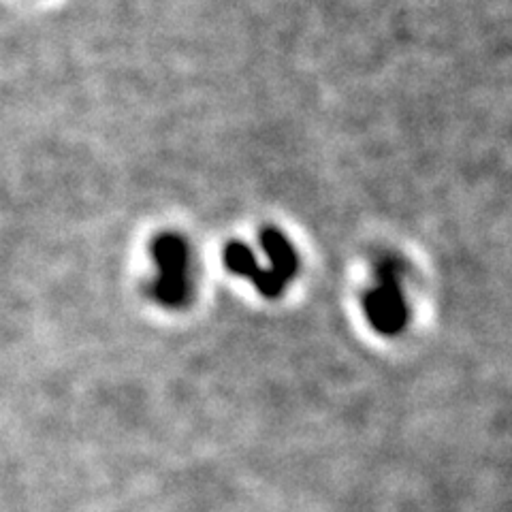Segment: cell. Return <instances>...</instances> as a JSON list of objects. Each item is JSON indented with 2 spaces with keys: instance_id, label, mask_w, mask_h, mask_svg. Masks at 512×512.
<instances>
[{
  "instance_id": "1",
  "label": "cell",
  "mask_w": 512,
  "mask_h": 512,
  "mask_svg": "<svg viewBox=\"0 0 512 512\" xmlns=\"http://www.w3.org/2000/svg\"><path fill=\"white\" fill-rule=\"evenodd\" d=\"M408 267L402 256L380 252L372 265V282L363 293V314L380 335L395 338L404 333L410 320V306L404 291Z\"/></svg>"
},
{
  "instance_id": "2",
  "label": "cell",
  "mask_w": 512,
  "mask_h": 512,
  "mask_svg": "<svg viewBox=\"0 0 512 512\" xmlns=\"http://www.w3.org/2000/svg\"><path fill=\"white\" fill-rule=\"evenodd\" d=\"M156 274L148 295L167 310H182L195 295V252L188 239L175 231L158 233L150 244Z\"/></svg>"
},
{
  "instance_id": "3",
  "label": "cell",
  "mask_w": 512,
  "mask_h": 512,
  "mask_svg": "<svg viewBox=\"0 0 512 512\" xmlns=\"http://www.w3.org/2000/svg\"><path fill=\"white\" fill-rule=\"evenodd\" d=\"M222 263L233 276L248 280L256 288V293L265 299H280L286 293L274 280H271L267 269L256 261L252 248L246 246L244 242H229L224 246Z\"/></svg>"
},
{
  "instance_id": "4",
  "label": "cell",
  "mask_w": 512,
  "mask_h": 512,
  "mask_svg": "<svg viewBox=\"0 0 512 512\" xmlns=\"http://www.w3.org/2000/svg\"><path fill=\"white\" fill-rule=\"evenodd\" d=\"M259 242L267 256L269 276L284 288L288 284H293V280L299 274V254L291 239H288L280 229L267 227L261 231Z\"/></svg>"
}]
</instances>
